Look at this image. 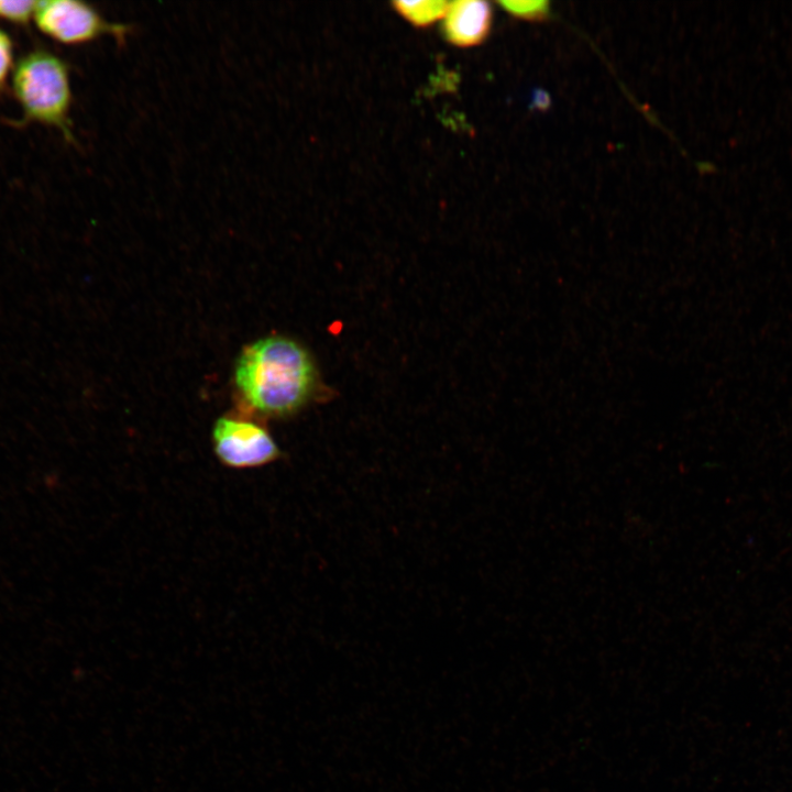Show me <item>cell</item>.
<instances>
[{
    "label": "cell",
    "instance_id": "cell-2",
    "mask_svg": "<svg viewBox=\"0 0 792 792\" xmlns=\"http://www.w3.org/2000/svg\"><path fill=\"white\" fill-rule=\"evenodd\" d=\"M13 97L21 108L16 127L40 123L61 131L75 143L72 129V86L67 63L45 48H34L18 61L11 75Z\"/></svg>",
    "mask_w": 792,
    "mask_h": 792
},
{
    "label": "cell",
    "instance_id": "cell-6",
    "mask_svg": "<svg viewBox=\"0 0 792 792\" xmlns=\"http://www.w3.org/2000/svg\"><path fill=\"white\" fill-rule=\"evenodd\" d=\"M392 6L413 25L425 28L444 16L449 2L443 0L394 1Z\"/></svg>",
    "mask_w": 792,
    "mask_h": 792
},
{
    "label": "cell",
    "instance_id": "cell-4",
    "mask_svg": "<svg viewBox=\"0 0 792 792\" xmlns=\"http://www.w3.org/2000/svg\"><path fill=\"white\" fill-rule=\"evenodd\" d=\"M215 453L232 469H251L280 458V450L266 428L244 418L223 416L212 429Z\"/></svg>",
    "mask_w": 792,
    "mask_h": 792
},
{
    "label": "cell",
    "instance_id": "cell-1",
    "mask_svg": "<svg viewBox=\"0 0 792 792\" xmlns=\"http://www.w3.org/2000/svg\"><path fill=\"white\" fill-rule=\"evenodd\" d=\"M241 402L252 411L284 417L302 408L317 394L318 372L296 341L271 336L246 345L234 367Z\"/></svg>",
    "mask_w": 792,
    "mask_h": 792
},
{
    "label": "cell",
    "instance_id": "cell-7",
    "mask_svg": "<svg viewBox=\"0 0 792 792\" xmlns=\"http://www.w3.org/2000/svg\"><path fill=\"white\" fill-rule=\"evenodd\" d=\"M498 4L512 16L527 21H543L550 14L548 1H499Z\"/></svg>",
    "mask_w": 792,
    "mask_h": 792
},
{
    "label": "cell",
    "instance_id": "cell-5",
    "mask_svg": "<svg viewBox=\"0 0 792 792\" xmlns=\"http://www.w3.org/2000/svg\"><path fill=\"white\" fill-rule=\"evenodd\" d=\"M493 12L488 2L458 0L449 2L443 16L442 32L446 40L459 47L482 43L492 26Z\"/></svg>",
    "mask_w": 792,
    "mask_h": 792
},
{
    "label": "cell",
    "instance_id": "cell-8",
    "mask_svg": "<svg viewBox=\"0 0 792 792\" xmlns=\"http://www.w3.org/2000/svg\"><path fill=\"white\" fill-rule=\"evenodd\" d=\"M37 1L32 0H0V20L28 25L34 19Z\"/></svg>",
    "mask_w": 792,
    "mask_h": 792
},
{
    "label": "cell",
    "instance_id": "cell-9",
    "mask_svg": "<svg viewBox=\"0 0 792 792\" xmlns=\"http://www.w3.org/2000/svg\"><path fill=\"white\" fill-rule=\"evenodd\" d=\"M14 66L13 40L8 32L0 29V94L6 89Z\"/></svg>",
    "mask_w": 792,
    "mask_h": 792
},
{
    "label": "cell",
    "instance_id": "cell-3",
    "mask_svg": "<svg viewBox=\"0 0 792 792\" xmlns=\"http://www.w3.org/2000/svg\"><path fill=\"white\" fill-rule=\"evenodd\" d=\"M34 22L50 38L65 45H81L102 36L123 40L128 24L105 19L91 4L77 0L37 1Z\"/></svg>",
    "mask_w": 792,
    "mask_h": 792
}]
</instances>
